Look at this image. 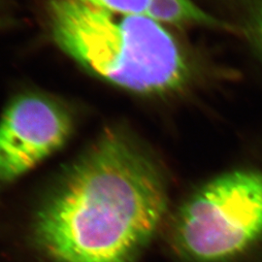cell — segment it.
Wrapping results in <instances>:
<instances>
[{"label":"cell","instance_id":"obj_1","mask_svg":"<svg viewBox=\"0 0 262 262\" xmlns=\"http://www.w3.org/2000/svg\"><path fill=\"white\" fill-rule=\"evenodd\" d=\"M167 208L164 176L140 143L109 129L38 212L34 236L56 262H135Z\"/></svg>","mask_w":262,"mask_h":262},{"label":"cell","instance_id":"obj_2","mask_svg":"<svg viewBox=\"0 0 262 262\" xmlns=\"http://www.w3.org/2000/svg\"><path fill=\"white\" fill-rule=\"evenodd\" d=\"M56 45L85 70L132 93L160 94L188 75L177 41L146 15L122 14L79 0H51Z\"/></svg>","mask_w":262,"mask_h":262},{"label":"cell","instance_id":"obj_3","mask_svg":"<svg viewBox=\"0 0 262 262\" xmlns=\"http://www.w3.org/2000/svg\"><path fill=\"white\" fill-rule=\"evenodd\" d=\"M262 239V172H227L199 187L180 207L173 243L190 262H227Z\"/></svg>","mask_w":262,"mask_h":262},{"label":"cell","instance_id":"obj_4","mask_svg":"<svg viewBox=\"0 0 262 262\" xmlns=\"http://www.w3.org/2000/svg\"><path fill=\"white\" fill-rule=\"evenodd\" d=\"M73 127L70 113L41 94H23L0 119V182L14 181L61 148Z\"/></svg>","mask_w":262,"mask_h":262},{"label":"cell","instance_id":"obj_5","mask_svg":"<svg viewBox=\"0 0 262 262\" xmlns=\"http://www.w3.org/2000/svg\"><path fill=\"white\" fill-rule=\"evenodd\" d=\"M147 16L161 25L219 26L216 19L199 9L190 0H150Z\"/></svg>","mask_w":262,"mask_h":262},{"label":"cell","instance_id":"obj_6","mask_svg":"<svg viewBox=\"0 0 262 262\" xmlns=\"http://www.w3.org/2000/svg\"><path fill=\"white\" fill-rule=\"evenodd\" d=\"M99 8L122 14L146 15L149 9L150 0H79Z\"/></svg>","mask_w":262,"mask_h":262},{"label":"cell","instance_id":"obj_7","mask_svg":"<svg viewBox=\"0 0 262 262\" xmlns=\"http://www.w3.org/2000/svg\"><path fill=\"white\" fill-rule=\"evenodd\" d=\"M250 11V28L254 40L262 50V0H253Z\"/></svg>","mask_w":262,"mask_h":262}]
</instances>
